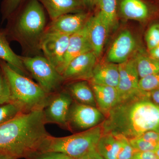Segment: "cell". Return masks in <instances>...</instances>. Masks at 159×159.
Wrapping results in <instances>:
<instances>
[{"label": "cell", "instance_id": "cell-36", "mask_svg": "<svg viewBox=\"0 0 159 159\" xmlns=\"http://www.w3.org/2000/svg\"><path fill=\"white\" fill-rule=\"evenodd\" d=\"M84 9L89 11H92L96 9L98 0H81Z\"/></svg>", "mask_w": 159, "mask_h": 159}, {"label": "cell", "instance_id": "cell-16", "mask_svg": "<svg viewBox=\"0 0 159 159\" xmlns=\"http://www.w3.org/2000/svg\"><path fill=\"white\" fill-rule=\"evenodd\" d=\"M90 51H93L89 40L86 23L81 30L70 36L63 63L61 74L72 60Z\"/></svg>", "mask_w": 159, "mask_h": 159}, {"label": "cell", "instance_id": "cell-3", "mask_svg": "<svg viewBox=\"0 0 159 159\" xmlns=\"http://www.w3.org/2000/svg\"><path fill=\"white\" fill-rule=\"evenodd\" d=\"M6 31L9 41H16L27 54L39 55L41 40L48 24L44 8L38 0H29L8 19Z\"/></svg>", "mask_w": 159, "mask_h": 159}, {"label": "cell", "instance_id": "cell-21", "mask_svg": "<svg viewBox=\"0 0 159 159\" xmlns=\"http://www.w3.org/2000/svg\"><path fill=\"white\" fill-rule=\"evenodd\" d=\"M0 60L7 63L20 74L31 77L23 64L20 56L15 54L11 49L4 29L0 30Z\"/></svg>", "mask_w": 159, "mask_h": 159}, {"label": "cell", "instance_id": "cell-22", "mask_svg": "<svg viewBox=\"0 0 159 159\" xmlns=\"http://www.w3.org/2000/svg\"><path fill=\"white\" fill-rule=\"evenodd\" d=\"M134 57L140 79L159 73V60L151 57L142 49L137 50Z\"/></svg>", "mask_w": 159, "mask_h": 159}, {"label": "cell", "instance_id": "cell-1", "mask_svg": "<svg viewBox=\"0 0 159 159\" xmlns=\"http://www.w3.org/2000/svg\"><path fill=\"white\" fill-rule=\"evenodd\" d=\"M150 93L119 102L101 123L103 134L137 139L149 131L159 132V105L151 101Z\"/></svg>", "mask_w": 159, "mask_h": 159}, {"label": "cell", "instance_id": "cell-26", "mask_svg": "<svg viewBox=\"0 0 159 159\" xmlns=\"http://www.w3.org/2000/svg\"><path fill=\"white\" fill-rule=\"evenodd\" d=\"M22 113L19 108L10 102L0 105V125L13 119Z\"/></svg>", "mask_w": 159, "mask_h": 159}, {"label": "cell", "instance_id": "cell-6", "mask_svg": "<svg viewBox=\"0 0 159 159\" xmlns=\"http://www.w3.org/2000/svg\"><path fill=\"white\" fill-rule=\"evenodd\" d=\"M31 77L47 94L51 95L63 89L65 81L56 69L44 56H21Z\"/></svg>", "mask_w": 159, "mask_h": 159}, {"label": "cell", "instance_id": "cell-27", "mask_svg": "<svg viewBox=\"0 0 159 159\" xmlns=\"http://www.w3.org/2000/svg\"><path fill=\"white\" fill-rule=\"evenodd\" d=\"M145 39L148 51L159 44V23L151 25L146 31Z\"/></svg>", "mask_w": 159, "mask_h": 159}, {"label": "cell", "instance_id": "cell-10", "mask_svg": "<svg viewBox=\"0 0 159 159\" xmlns=\"http://www.w3.org/2000/svg\"><path fill=\"white\" fill-rule=\"evenodd\" d=\"M71 35L46 32L41 40V51L57 71L61 74L65 55Z\"/></svg>", "mask_w": 159, "mask_h": 159}, {"label": "cell", "instance_id": "cell-17", "mask_svg": "<svg viewBox=\"0 0 159 159\" xmlns=\"http://www.w3.org/2000/svg\"><path fill=\"white\" fill-rule=\"evenodd\" d=\"M119 64L107 61L97 63L92 78L91 84L109 86L117 88L119 81Z\"/></svg>", "mask_w": 159, "mask_h": 159}, {"label": "cell", "instance_id": "cell-20", "mask_svg": "<svg viewBox=\"0 0 159 159\" xmlns=\"http://www.w3.org/2000/svg\"><path fill=\"white\" fill-rule=\"evenodd\" d=\"M63 89L75 102L97 107L93 91L89 81H74L66 84Z\"/></svg>", "mask_w": 159, "mask_h": 159}, {"label": "cell", "instance_id": "cell-37", "mask_svg": "<svg viewBox=\"0 0 159 159\" xmlns=\"http://www.w3.org/2000/svg\"><path fill=\"white\" fill-rule=\"evenodd\" d=\"M150 98L154 103L159 105V89L149 92Z\"/></svg>", "mask_w": 159, "mask_h": 159}, {"label": "cell", "instance_id": "cell-34", "mask_svg": "<svg viewBox=\"0 0 159 159\" xmlns=\"http://www.w3.org/2000/svg\"><path fill=\"white\" fill-rule=\"evenodd\" d=\"M71 159H104L97 152L96 148L92 149L86 153L78 157Z\"/></svg>", "mask_w": 159, "mask_h": 159}, {"label": "cell", "instance_id": "cell-25", "mask_svg": "<svg viewBox=\"0 0 159 159\" xmlns=\"http://www.w3.org/2000/svg\"><path fill=\"white\" fill-rule=\"evenodd\" d=\"M113 135L118 139L119 144L117 159H131L135 150L132 146L129 139L122 135Z\"/></svg>", "mask_w": 159, "mask_h": 159}, {"label": "cell", "instance_id": "cell-28", "mask_svg": "<svg viewBox=\"0 0 159 159\" xmlns=\"http://www.w3.org/2000/svg\"><path fill=\"white\" fill-rule=\"evenodd\" d=\"M25 0H3L1 7L3 21L8 20L20 8Z\"/></svg>", "mask_w": 159, "mask_h": 159}, {"label": "cell", "instance_id": "cell-18", "mask_svg": "<svg viewBox=\"0 0 159 159\" xmlns=\"http://www.w3.org/2000/svg\"><path fill=\"white\" fill-rule=\"evenodd\" d=\"M47 10L51 20L69 13L83 11L81 0H38Z\"/></svg>", "mask_w": 159, "mask_h": 159}, {"label": "cell", "instance_id": "cell-29", "mask_svg": "<svg viewBox=\"0 0 159 159\" xmlns=\"http://www.w3.org/2000/svg\"><path fill=\"white\" fill-rule=\"evenodd\" d=\"M139 85L141 89L146 92L159 89V73L141 78Z\"/></svg>", "mask_w": 159, "mask_h": 159}, {"label": "cell", "instance_id": "cell-13", "mask_svg": "<svg viewBox=\"0 0 159 159\" xmlns=\"http://www.w3.org/2000/svg\"><path fill=\"white\" fill-rule=\"evenodd\" d=\"M136 40L129 30L121 31L114 40L107 55V61L119 64L134 56L138 50Z\"/></svg>", "mask_w": 159, "mask_h": 159}, {"label": "cell", "instance_id": "cell-14", "mask_svg": "<svg viewBox=\"0 0 159 159\" xmlns=\"http://www.w3.org/2000/svg\"><path fill=\"white\" fill-rule=\"evenodd\" d=\"M87 26L92 51L99 58L102 54L111 30L110 27L97 11L94 15L90 16Z\"/></svg>", "mask_w": 159, "mask_h": 159}, {"label": "cell", "instance_id": "cell-11", "mask_svg": "<svg viewBox=\"0 0 159 159\" xmlns=\"http://www.w3.org/2000/svg\"><path fill=\"white\" fill-rule=\"evenodd\" d=\"M118 15L127 20L146 22L159 15V4L155 0H118Z\"/></svg>", "mask_w": 159, "mask_h": 159}, {"label": "cell", "instance_id": "cell-9", "mask_svg": "<svg viewBox=\"0 0 159 159\" xmlns=\"http://www.w3.org/2000/svg\"><path fill=\"white\" fill-rule=\"evenodd\" d=\"M73 100L63 89L51 94L48 101L43 109L46 124L52 123L67 129V120Z\"/></svg>", "mask_w": 159, "mask_h": 159}, {"label": "cell", "instance_id": "cell-23", "mask_svg": "<svg viewBox=\"0 0 159 159\" xmlns=\"http://www.w3.org/2000/svg\"><path fill=\"white\" fill-rule=\"evenodd\" d=\"M96 149L104 159H117L119 141L113 134H102L97 142Z\"/></svg>", "mask_w": 159, "mask_h": 159}, {"label": "cell", "instance_id": "cell-39", "mask_svg": "<svg viewBox=\"0 0 159 159\" xmlns=\"http://www.w3.org/2000/svg\"><path fill=\"white\" fill-rule=\"evenodd\" d=\"M0 159H18V158L7 154L0 153Z\"/></svg>", "mask_w": 159, "mask_h": 159}, {"label": "cell", "instance_id": "cell-19", "mask_svg": "<svg viewBox=\"0 0 159 159\" xmlns=\"http://www.w3.org/2000/svg\"><path fill=\"white\" fill-rule=\"evenodd\" d=\"M90 84L93 91L97 107L105 117L119 103L117 89L109 86Z\"/></svg>", "mask_w": 159, "mask_h": 159}, {"label": "cell", "instance_id": "cell-8", "mask_svg": "<svg viewBox=\"0 0 159 159\" xmlns=\"http://www.w3.org/2000/svg\"><path fill=\"white\" fill-rule=\"evenodd\" d=\"M119 81L116 88L119 102L127 101L148 93L139 87L140 80L134 56L125 62L119 64Z\"/></svg>", "mask_w": 159, "mask_h": 159}, {"label": "cell", "instance_id": "cell-35", "mask_svg": "<svg viewBox=\"0 0 159 159\" xmlns=\"http://www.w3.org/2000/svg\"><path fill=\"white\" fill-rule=\"evenodd\" d=\"M139 138L145 141L159 142V132L155 131L147 132Z\"/></svg>", "mask_w": 159, "mask_h": 159}, {"label": "cell", "instance_id": "cell-40", "mask_svg": "<svg viewBox=\"0 0 159 159\" xmlns=\"http://www.w3.org/2000/svg\"><path fill=\"white\" fill-rule=\"evenodd\" d=\"M157 158L158 159H159V148L155 152Z\"/></svg>", "mask_w": 159, "mask_h": 159}, {"label": "cell", "instance_id": "cell-32", "mask_svg": "<svg viewBox=\"0 0 159 159\" xmlns=\"http://www.w3.org/2000/svg\"><path fill=\"white\" fill-rule=\"evenodd\" d=\"M65 154L55 152H37L28 159H71Z\"/></svg>", "mask_w": 159, "mask_h": 159}, {"label": "cell", "instance_id": "cell-41", "mask_svg": "<svg viewBox=\"0 0 159 159\" xmlns=\"http://www.w3.org/2000/svg\"><path fill=\"white\" fill-rule=\"evenodd\" d=\"M155 1H156L159 4V0H155Z\"/></svg>", "mask_w": 159, "mask_h": 159}, {"label": "cell", "instance_id": "cell-33", "mask_svg": "<svg viewBox=\"0 0 159 159\" xmlns=\"http://www.w3.org/2000/svg\"><path fill=\"white\" fill-rule=\"evenodd\" d=\"M131 159H158L154 152L135 151Z\"/></svg>", "mask_w": 159, "mask_h": 159}, {"label": "cell", "instance_id": "cell-2", "mask_svg": "<svg viewBox=\"0 0 159 159\" xmlns=\"http://www.w3.org/2000/svg\"><path fill=\"white\" fill-rule=\"evenodd\" d=\"M43 110L20 113L0 125V153L28 159L39 152L50 134L46 129Z\"/></svg>", "mask_w": 159, "mask_h": 159}, {"label": "cell", "instance_id": "cell-12", "mask_svg": "<svg viewBox=\"0 0 159 159\" xmlns=\"http://www.w3.org/2000/svg\"><path fill=\"white\" fill-rule=\"evenodd\" d=\"M97 57L93 51H90L75 57L69 63L61 75L65 81L87 80L93 76Z\"/></svg>", "mask_w": 159, "mask_h": 159}, {"label": "cell", "instance_id": "cell-7", "mask_svg": "<svg viewBox=\"0 0 159 159\" xmlns=\"http://www.w3.org/2000/svg\"><path fill=\"white\" fill-rule=\"evenodd\" d=\"M105 117L96 107L73 101L68 115V130L74 133L83 131L100 125Z\"/></svg>", "mask_w": 159, "mask_h": 159}, {"label": "cell", "instance_id": "cell-24", "mask_svg": "<svg viewBox=\"0 0 159 159\" xmlns=\"http://www.w3.org/2000/svg\"><path fill=\"white\" fill-rule=\"evenodd\" d=\"M98 12L108 23L111 30L118 24V0H98L96 7Z\"/></svg>", "mask_w": 159, "mask_h": 159}, {"label": "cell", "instance_id": "cell-5", "mask_svg": "<svg viewBox=\"0 0 159 159\" xmlns=\"http://www.w3.org/2000/svg\"><path fill=\"white\" fill-rule=\"evenodd\" d=\"M102 134L101 124L69 136L54 137L50 134L45 139L38 152H55L65 154L71 158L78 157L96 148Z\"/></svg>", "mask_w": 159, "mask_h": 159}, {"label": "cell", "instance_id": "cell-15", "mask_svg": "<svg viewBox=\"0 0 159 159\" xmlns=\"http://www.w3.org/2000/svg\"><path fill=\"white\" fill-rule=\"evenodd\" d=\"M90 16L84 11L63 15L51 20L45 31L72 35L85 26Z\"/></svg>", "mask_w": 159, "mask_h": 159}, {"label": "cell", "instance_id": "cell-4", "mask_svg": "<svg viewBox=\"0 0 159 159\" xmlns=\"http://www.w3.org/2000/svg\"><path fill=\"white\" fill-rule=\"evenodd\" d=\"M0 68L6 75L11 91V102L22 113L43 110L50 95L30 77L15 70L7 63L0 60Z\"/></svg>", "mask_w": 159, "mask_h": 159}, {"label": "cell", "instance_id": "cell-38", "mask_svg": "<svg viewBox=\"0 0 159 159\" xmlns=\"http://www.w3.org/2000/svg\"><path fill=\"white\" fill-rule=\"evenodd\" d=\"M148 53L151 57L159 60V44L153 49L148 51Z\"/></svg>", "mask_w": 159, "mask_h": 159}, {"label": "cell", "instance_id": "cell-30", "mask_svg": "<svg viewBox=\"0 0 159 159\" xmlns=\"http://www.w3.org/2000/svg\"><path fill=\"white\" fill-rule=\"evenodd\" d=\"M129 140L135 151L155 152L159 148V142L145 141L140 138Z\"/></svg>", "mask_w": 159, "mask_h": 159}, {"label": "cell", "instance_id": "cell-31", "mask_svg": "<svg viewBox=\"0 0 159 159\" xmlns=\"http://www.w3.org/2000/svg\"><path fill=\"white\" fill-rule=\"evenodd\" d=\"M11 102V91L6 75L0 68V105Z\"/></svg>", "mask_w": 159, "mask_h": 159}]
</instances>
